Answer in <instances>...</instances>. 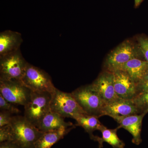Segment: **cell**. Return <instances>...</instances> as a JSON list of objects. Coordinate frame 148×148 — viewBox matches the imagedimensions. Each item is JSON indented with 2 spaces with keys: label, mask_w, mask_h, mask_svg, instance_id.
<instances>
[{
  "label": "cell",
  "mask_w": 148,
  "mask_h": 148,
  "mask_svg": "<svg viewBox=\"0 0 148 148\" xmlns=\"http://www.w3.org/2000/svg\"><path fill=\"white\" fill-rule=\"evenodd\" d=\"M146 112L127 116H116L112 118L119 123V127L126 130L132 135V143L139 145L142 143L141 130L142 123Z\"/></svg>",
  "instance_id": "11"
},
{
  "label": "cell",
  "mask_w": 148,
  "mask_h": 148,
  "mask_svg": "<svg viewBox=\"0 0 148 148\" xmlns=\"http://www.w3.org/2000/svg\"><path fill=\"white\" fill-rule=\"evenodd\" d=\"M75 126L62 127L59 129L43 132L37 140L35 148H51L53 145L63 139Z\"/></svg>",
  "instance_id": "14"
},
{
  "label": "cell",
  "mask_w": 148,
  "mask_h": 148,
  "mask_svg": "<svg viewBox=\"0 0 148 148\" xmlns=\"http://www.w3.org/2000/svg\"><path fill=\"white\" fill-rule=\"evenodd\" d=\"M75 126L72 123L66 122L64 118L58 114L49 112L43 118L38 128L42 132L56 130L62 127Z\"/></svg>",
  "instance_id": "17"
},
{
  "label": "cell",
  "mask_w": 148,
  "mask_h": 148,
  "mask_svg": "<svg viewBox=\"0 0 148 148\" xmlns=\"http://www.w3.org/2000/svg\"><path fill=\"white\" fill-rule=\"evenodd\" d=\"M140 114V111L132 100L118 99L106 104L101 116H125Z\"/></svg>",
  "instance_id": "12"
},
{
  "label": "cell",
  "mask_w": 148,
  "mask_h": 148,
  "mask_svg": "<svg viewBox=\"0 0 148 148\" xmlns=\"http://www.w3.org/2000/svg\"><path fill=\"white\" fill-rule=\"evenodd\" d=\"M98 116L88 114H82L75 119L77 125L81 126L89 134L90 138L93 135L95 130H100L103 125L99 121Z\"/></svg>",
  "instance_id": "18"
},
{
  "label": "cell",
  "mask_w": 148,
  "mask_h": 148,
  "mask_svg": "<svg viewBox=\"0 0 148 148\" xmlns=\"http://www.w3.org/2000/svg\"><path fill=\"white\" fill-rule=\"evenodd\" d=\"M120 128V127L119 126L115 129H108L103 125L100 130L102 132V137L93 135L90 138L98 142L99 148H103V143L104 142L108 143L113 148H124L125 144L122 140L119 139L117 134V130Z\"/></svg>",
  "instance_id": "16"
},
{
  "label": "cell",
  "mask_w": 148,
  "mask_h": 148,
  "mask_svg": "<svg viewBox=\"0 0 148 148\" xmlns=\"http://www.w3.org/2000/svg\"><path fill=\"white\" fill-rule=\"evenodd\" d=\"M138 47L144 60L148 62V38L144 36L139 37Z\"/></svg>",
  "instance_id": "21"
},
{
  "label": "cell",
  "mask_w": 148,
  "mask_h": 148,
  "mask_svg": "<svg viewBox=\"0 0 148 148\" xmlns=\"http://www.w3.org/2000/svg\"><path fill=\"white\" fill-rule=\"evenodd\" d=\"M50 111L63 118L75 119L82 114H87L71 93L63 92L56 88L51 93Z\"/></svg>",
  "instance_id": "3"
},
{
  "label": "cell",
  "mask_w": 148,
  "mask_h": 148,
  "mask_svg": "<svg viewBox=\"0 0 148 148\" xmlns=\"http://www.w3.org/2000/svg\"><path fill=\"white\" fill-rule=\"evenodd\" d=\"M21 82L32 91L52 93L56 89L49 75L42 69L28 63Z\"/></svg>",
  "instance_id": "6"
},
{
  "label": "cell",
  "mask_w": 148,
  "mask_h": 148,
  "mask_svg": "<svg viewBox=\"0 0 148 148\" xmlns=\"http://www.w3.org/2000/svg\"><path fill=\"white\" fill-rule=\"evenodd\" d=\"M9 125L10 141L19 148H35L36 142L43 133L24 116H14Z\"/></svg>",
  "instance_id": "1"
},
{
  "label": "cell",
  "mask_w": 148,
  "mask_h": 148,
  "mask_svg": "<svg viewBox=\"0 0 148 148\" xmlns=\"http://www.w3.org/2000/svg\"><path fill=\"white\" fill-rule=\"evenodd\" d=\"M90 86L99 94L106 104L119 98L115 90L113 74L112 72H103Z\"/></svg>",
  "instance_id": "10"
},
{
  "label": "cell",
  "mask_w": 148,
  "mask_h": 148,
  "mask_svg": "<svg viewBox=\"0 0 148 148\" xmlns=\"http://www.w3.org/2000/svg\"><path fill=\"white\" fill-rule=\"evenodd\" d=\"M119 70L127 72L137 85L147 71L148 62L139 58H134L123 65Z\"/></svg>",
  "instance_id": "15"
},
{
  "label": "cell",
  "mask_w": 148,
  "mask_h": 148,
  "mask_svg": "<svg viewBox=\"0 0 148 148\" xmlns=\"http://www.w3.org/2000/svg\"><path fill=\"white\" fill-rule=\"evenodd\" d=\"M113 74L114 87L118 97L121 99L132 100L137 95L136 84L127 72L119 70Z\"/></svg>",
  "instance_id": "9"
},
{
  "label": "cell",
  "mask_w": 148,
  "mask_h": 148,
  "mask_svg": "<svg viewBox=\"0 0 148 148\" xmlns=\"http://www.w3.org/2000/svg\"><path fill=\"white\" fill-rule=\"evenodd\" d=\"M136 95L148 90V70L142 78V79L140 80V81L136 85Z\"/></svg>",
  "instance_id": "22"
},
{
  "label": "cell",
  "mask_w": 148,
  "mask_h": 148,
  "mask_svg": "<svg viewBox=\"0 0 148 148\" xmlns=\"http://www.w3.org/2000/svg\"><path fill=\"white\" fill-rule=\"evenodd\" d=\"M28 63L20 49L0 57V80L21 82Z\"/></svg>",
  "instance_id": "4"
},
{
  "label": "cell",
  "mask_w": 148,
  "mask_h": 148,
  "mask_svg": "<svg viewBox=\"0 0 148 148\" xmlns=\"http://www.w3.org/2000/svg\"><path fill=\"white\" fill-rule=\"evenodd\" d=\"M144 0H135V8L138 7L141 4V3L143 2Z\"/></svg>",
  "instance_id": "26"
},
{
  "label": "cell",
  "mask_w": 148,
  "mask_h": 148,
  "mask_svg": "<svg viewBox=\"0 0 148 148\" xmlns=\"http://www.w3.org/2000/svg\"><path fill=\"white\" fill-rule=\"evenodd\" d=\"M14 104L5 100L0 94V109L1 110L5 111L13 114L20 113V111Z\"/></svg>",
  "instance_id": "20"
},
{
  "label": "cell",
  "mask_w": 148,
  "mask_h": 148,
  "mask_svg": "<svg viewBox=\"0 0 148 148\" xmlns=\"http://www.w3.org/2000/svg\"><path fill=\"white\" fill-rule=\"evenodd\" d=\"M0 148H19L15 144L11 142L7 141L0 143Z\"/></svg>",
  "instance_id": "25"
},
{
  "label": "cell",
  "mask_w": 148,
  "mask_h": 148,
  "mask_svg": "<svg viewBox=\"0 0 148 148\" xmlns=\"http://www.w3.org/2000/svg\"><path fill=\"white\" fill-rule=\"evenodd\" d=\"M11 127L10 125L0 127V143L10 141Z\"/></svg>",
  "instance_id": "23"
},
{
  "label": "cell",
  "mask_w": 148,
  "mask_h": 148,
  "mask_svg": "<svg viewBox=\"0 0 148 148\" xmlns=\"http://www.w3.org/2000/svg\"><path fill=\"white\" fill-rule=\"evenodd\" d=\"M71 93L87 114L98 117L102 116V111L106 103L90 85L79 88Z\"/></svg>",
  "instance_id": "5"
},
{
  "label": "cell",
  "mask_w": 148,
  "mask_h": 148,
  "mask_svg": "<svg viewBox=\"0 0 148 148\" xmlns=\"http://www.w3.org/2000/svg\"><path fill=\"white\" fill-rule=\"evenodd\" d=\"M141 55L139 47L126 40L122 43L108 55L105 62L106 71L113 72L119 70L123 65Z\"/></svg>",
  "instance_id": "7"
},
{
  "label": "cell",
  "mask_w": 148,
  "mask_h": 148,
  "mask_svg": "<svg viewBox=\"0 0 148 148\" xmlns=\"http://www.w3.org/2000/svg\"><path fill=\"white\" fill-rule=\"evenodd\" d=\"M32 91L21 82L0 80V94L14 105L25 106L30 100Z\"/></svg>",
  "instance_id": "8"
},
{
  "label": "cell",
  "mask_w": 148,
  "mask_h": 148,
  "mask_svg": "<svg viewBox=\"0 0 148 148\" xmlns=\"http://www.w3.org/2000/svg\"><path fill=\"white\" fill-rule=\"evenodd\" d=\"M14 116L12 114L5 111L0 112V127L10 124Z\"/></svg>",
  "instance_id": "24"
},
{
  "label": "cell",
  "mask_w": 148,
  "mask_h": 148,
  "mask_svg": "<svg viewBox=\"0 0 148 148\" xmlns=\"http://www.w3.org/2000/svg\"><path fill=\"white\" fill-rule=\"evenodd\" d=\"M23 42L22 36L18 32L6 30L0 33V57L20 49Z\"/></svg>",
  "instance_id": "13"
},
{
  "label": "cell",
  "mask_w": 148,
  "mask_h": 148,
  "mask_svg": "<svg viewBox=\"0 0 148 148\" xmlns=\"http://www.w3.org/2000/svg\"><path fill=\"white\" fill-rule=\"evenodd\" d=\"M140 111V114L148 113V90L140 93L132 100Z\"/></svg>",
  "instance_id": "19"
},
{
  "label": "cell",
  "mask_w": 148,
  "mask_h": 148,
  "mask_svg": "<svg viewBox=\"0 0 148 148\" xmlns=\"http://www.w3.org/2000/svg\"><path fill=\"white\" fill-rule=\"evenodd\" d=\"M51 98L50 92L32 91L30 100L24 106V117L38 127L43 118L50 112Z\"/></svg>",
  "instance_id": "2"
}]
</instances>
